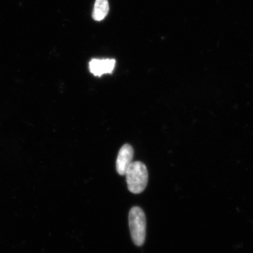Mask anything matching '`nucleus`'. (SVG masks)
I'll list each match as a JSON object with an SVG mask.
<instances>
[{"mask_svg": "<svg viewBox=\"0 0 253 253\" xmlns=\"http://www.w3.org/2000/svg\"><path fill=\"white\" fill-rule=\"evenodd\" d=\"M125 175L128 189L132 194H141L146 189L149 180V173L144 163L139 161L131 163Z\"/></svg>", "mask_w": 253, "mask_h": 253, "instance_id": "obj_1", "label": "nucleus"}, {"mask_svg": "<svg viewBox=\"0 0 253 253\" xmlns=\"http://www.w3.org/2000/svg\"><path fill=\"white\" fill-rule=\"evenodd\" d=\"M129 225L133 242L136 246H142L146 239V219L141 208H131L129 212Z\"/></svg>", "mask_w": 253, "mask_h": 253, "instance_id": "obj_2", "label": "nucleus"}, {"mask_svg": "<svg viewBox=\"0 0 253 253\" xmlns=\"http://www.w3.org/2000/svg\"><path fill=\"white\" fill-rule=\"evenodd\" d=\"M134 149L129 144L123 145L118 153L116 161V169L118 174L125 175L126 169L132 163Z\"/></svg>", "mask_w": 253, "mask_h": 253, "instance_id": "obj_3", "label": "nucleus"}, {"mask_svg": "<svg viewBox=\"0 0 253 253\" xmlns=\"http://www.w3.org/2000/svg\"><path fill=\"white\" fill-rule=\"evenodd\" d=\"M116 66L115 59H98L91 60L89 62V71L95 76L100 77L104 74L111 73Z\"/></svg>", "mask_w": 253, "mask_h": 253, "instance_id": "obj_4", "label": "nucleus"}, {"mask_svg": "<svg viewBox=\"0 0 253 253\" xmlns=\"http://www.w3.org/2000/svg\"><path fill=\"white\" fill-rule=\"evenodd\" d=\"M109 4L108 0H96L93 9L92 18L96 21H101L109 14Z\"/></svg>", "mask_w": 253, "mask_h": 253, "instance_id": "obj_5", "label": "nucleus"}]
</instances>
